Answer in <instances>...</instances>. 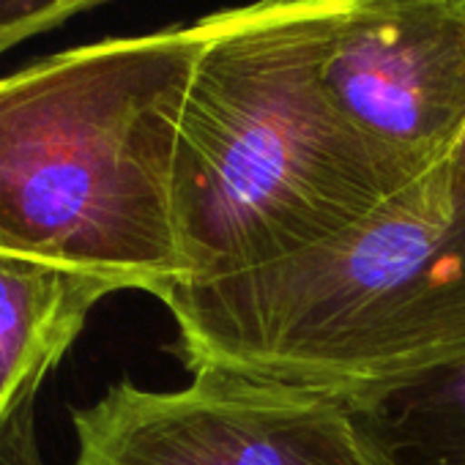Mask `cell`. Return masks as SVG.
Wrapping results in <instances>:
<instances>
[{
	"label": "cell",
	"mask_w": 465,
	"mask_h": 465,
	"mask_svg": "<svg viewBox=\"0 0 465 465\" xmlns=\"http://www.w3.org/2000/svg\"><path fill=\"white\" fill-rule=\"evenodd\" d=\"M230 15L74 47L0 80V258L159 302L183 280L178 124L192 72Z\"/></svg>",
	"instance_id": "obj_3"
},
{
	"label": "cell",
	"mask_w": 465,
	"mask_h": 465,
	"mask_svg": "<svg viewBox=\"0 0 465 465\" xmlns=\"http://www.w3.org/2000/svg\"><path fill=\"white\" fill-rule=\"evenodd\" d=\"M115 291L34 261L0 258V427L64 361L91 310Z\"/></svg>",
	"instance_id": "obj_6"
},
{
	"label": "cell",
	"mask_w": 465,
	"mask_h": 465,
	"mask_svg": "<svg viewBox=\"0 0 465 465\" xmlns=\"http://www.w3.org/2000/svg\"><path fill=\"white\" fill-rule=\"evenodd\" d=\"M72 427V465H386L353 405L219 370L178 389L121 378Z\"/></svg>",
	"instance_id": "obj_4"
},
{
	"label": "cell",
	"mask_w": 465,
	"mask_h": 465,
	"mask_svg": "<svg viewBox=\"0 0 465 465\" xmlns=\"http://www.w3.org/2000/svg\"><path fill=\"white\" fill-rule=\"evenodd\" d=\"M0 465H47L36 432V397L0 427Z\"/></svg>",
	"instance_id": "obj_9"
},
{
	"label": "cell",
	"mask_w": 465,
	"mask_h": 465,
	"mask_svg": "<svg viewBox=\"0 0 465 465\" xmlns=\"http://www.w3.org/2000/svg\"><path fill=\"white\" fill-rule=\"evenodd\" d=\"M353 411L386 465H465V359Z\"/></svg>",
	"instance_id": "obj_7"
},
{
	"label": "cell",
	"mask_w": 465,
	"mask_h": 465,
	"mask_svg": "<svg viewBox=\"0 0 465 465\" xmlns=\"http://www.w3.org/2000/svg\"><path fill=\"white\" fill-rule=\"evenodd\" d=\"M323 83L361 134L427 173L465 132V0H348Z\"/></svg>",
	"instance_id": "obj_5"
},
{
	"label": "cell",
	"mask_w": 465,
	"mask_h": 465,
	"mask_svg": "<svg viewBox=\"0 0 465 465\" xmlns=\"http://www.w3.org/2000/svg\"><path fill=\"white\" fill-rule=\"evenodd\" d=\"M348 0L232 9L183 99L173 211L183 280L315 250L416 178L331 102L323 64Z\"/></svg>",
	"instance_id": "obj_1"
},
{
	"label": "cell",
	"mask_w": 465,
	"mask_h": 465,
	"mask_svg": "<svg viewBox=\"0 0 465 465\" xmlns=\"http://www.w3.org/2000/svg\"><path fill=\"white\" fill-rule=\"evenodd\" d=\"M107 0H0V55Z\"/></svg>",
	"instance_id": "obj_8"
},
{
	"label": "cell",
	"mask_w": 465,
	"mask_h": 465,
	"mask_svg": "<svg viewBox=\"0 0 465 465\" xmlns=\"http://www.w3.org/2000/svg\"><path fill=\"white\" fill-rule=\"evenodd\" d=\"M186 372L372 400L465 359V183L449 156L342 236L162 299Z\"/></svg>",
	"instance_id": "obj_2"
}]
</instances>
